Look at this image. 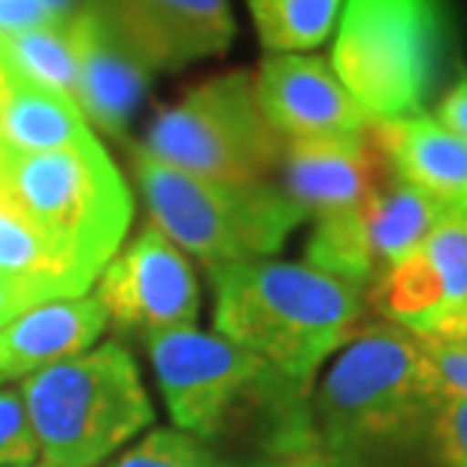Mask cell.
Instances as JSON below:
<instances>
[{"mask_svg":"<svg viewBox=\"0 0 467 467\" xmlns=\"http://www.w3.org/2000/svg\"><path fill=\"white\" fill-rule=\"evenodd\" d=\"M109 467H222L210 443L180 431V428H155L137 446L121 452Z\"/></svg>","mask_w":467,"mask_h":467,"instance_id":"cell-23","label":"cell"},{"mask_svg":"<svg viewBox=\"0 0 467 467\" xmlns=\"http://www.w3.org/2000/svg\"><path fill=\"white\" fill-rule=\"evenodd\" d=\"M340 467H467V400L434 395Z\"/></svg>","mask_w":467,"mask_h":467,"instance_id":"cell-18","label":"cell"},{"mask_svg":"<svg viewBox=\"0 0 467 467\" xmlns=\"http://www.w3.org/2000/svg\"><path fill=\"white\" fill-rule=\"evenodd\" d=\"M0 274L18 276L43 288L46 297H77L91 285L67 249L27 216L0 176Z\"/></svg>","mask_w":467,"mask_h":467,"instance_id":"cell-19","label":"cell"},{"mask_svg":"<svg viewBox=\"0 0 467 467\" xmlns=\"http://www.w3.org/2000/svg\"><path fill=\"white\" fill-rule=\"evenodd\" d=\"M243 467H331L322 452V443L292 446V450H267L255 462Z\"/></svg>","mask_w":467,"mask_h":467,"instance_id":"cell-29","label":"cell"},{"mask_svg":"<svg viewBox=\"0 0 467 467\" xmlns=\"http://www.w3.org/2000/svg\"><path fill=\"white\" fill-rule=\"evenodd\" d=\"M52 25H64V22H58L46 9L43 0H0V40Z\"/></svg>","mask_w":467,"mask_h":467,"instance_id":"cell-26","label":"cell"},{"mask_svg":"<svg viewBox=\"0 0 467 467\" xmlns=\"http://www.w3.org/2000/svg\"><path fill=\"white\" fill-rule=\"evenodd\" d=\"M43 4L55 18H58V22H70L73 13L79 9V0H43Z\"/></svg>","mask_w":467,"mask_h":467,"instance_id":"cell-32","label":"cell"},{"mask_svg":"<svg viewBox=\"0 0 467 467\" xmlns=\"http://www.w3.org/2000/svg\"><path fill=\"white\" fill-rule=\"evenodd\" d=\"M446 49L441 0H343L331 67L370 121L425 113Z\"/></svg>","mask_w":467,"mask_h":467,"instance_id":"cell-5","label":"cell"},{"mask_svg":"<svg viewBox=\"0 0 467 467\" xmlns=\"http://www.w3.org/2000/svg\"><path fill=\"white\" fill-rule=\"evenodd\" d=\"M31 467H34V464H31Z\"/></svg>","mask_w":467,"mask_h":467,"instance_id":"cell-33","label":"cell"},{"mask_svg":"<svg viewBox=\"0 0 467 467\" xmlns=\"http://www.w3.org/2000/svg\"><path fill=\"white\" fill-rule=\"evenodd\" d=\"M67 27L79 61L77 107L86 121H95L98 130L121 137L140 98L146 95L152 70H146L91 9L79 6Z\"/></svg>","mask_w":467,"mask_h":467,"instance_id":"cell-15","label":"cell"},{"mask_svg":"<svg viewBox=\"0 0 467 467\" xmlns=\"http://www.w3.org/2000/svg\"><path fill=\"white\" fill-rule=\"evenodd\" d=\"M134 180L152 225L207 270L274 258L306 219L274 182H222L130 152Z\"/></svg>","mask_w":467,"mask_h":467,"instance_id":"cell-3","label":"cell"},{"mask_svg":"<svg viewBox=\"0 0 467 467\" xmlns=\"http://www.w3.org/2000/svg\"><path fill=\"white\" fill-rule=\"evenodd\" d=\"M252 25L274 55L322 46L340 22L343 0H246Z\"/></svg>","mask_w":467,"mask_h":467,"instance_id":"cell-21","label":"cell"},{"mask_svg":"<svg viewBox=\"0 0 467 467\" xmlns=\"http://www.w3.org/2000/svg\"><path fill=\"white\" fill-rule=\"evenodd\" d=\"M416 343L441 395L467 400V340L416 337Z\"/></svg>","mask_w":467,"mask_h":467,"instance_id":"cell-25","label":"cell"},{"mask_svg":"<svg viewBox=\"0 0 467 467\" xmlns=\"http://www.w3.org/2000/svg\"><path fill=\"white\" fill-rule=\"evenodd\" d=\"M279 171V189L313 219L355 210L391 180V167L370 128L361 134L285 140Z\"/></svg>","mask_w":467,"mask_h":467,"instance_id":"cell-12","label":"cell"},{"mask_svg":"<svg viewBox=\"0 0 467 467\" xmlns=\"http://www.w3.org/2000/svg\"><path fill=\"white\" fill-rule=\"evenodd\" d=\"M109 322L128 334L194 328L201 285L185 252L152 222L104 267L98 288Z\"/></svg>","mask_w":467,"mask_h":467,"instance_id":"cell-10","label":"cell"},{"mask_svg":"<svg viewBox=\"0 0 467 467\" xmlns=\"http://www.w3.org/2000/svg\"><path fill=\"white\" fill-rule=\"evenodd\" d=\"M285 140L267 121L255 77L231 70L210 77L155 116L143 152L158 161L222 182H267Z\"/></svg>","mask_w":467,"mask_h":467,"instance_id":"cell-8","label":"cell"},{"mask_svg":"<svg viewBox=\"0 0 467 467\" xmlns=\"http://www.w3.org/2000/svg\"><path fill=\"white\" fill-rule=\"evenodd\" d=\"M416 337H443V340H467V301L455 306L452 313L441 316L434 325H428L425 331H419Z\"/></svg>","mask_w":467,"mask_h":467,"instance_id":"cell-30","label":"cell"},{"mask_svg":"<svg viewBox=\"0 0 467 467\" xmlns=\"http://www.w3.org/2000/svg\"><path fill=\"white\" fill-rule=\"evenodd\" d=\"M441 389L416 337L395 322L361 325L316 389L313 422L331 467L347 464L407 422Z\"/></svg>","mask_w":467,"mask_h":467,"instance_id":"cell-6","label":"cell"},{"mask_svg":"<svg viewBox=\"0 0 467 467\" xmlns=\"http://www.w3.org/2000/svg\"><path fill=\"white\" fill-rule=\"evenodd\" d=\"M22 400L52 467H98L155 419L134 355L119 343L27 377Z\"/></svg>","mask_w":467,"mask_h":467,"instance_id":"cell-4","label":"cell"},{"mask_svg":"<svg viewBox=\"0 0 467 467\" xmlns=\"http://www.w3.org/2000/svg\"><path fill=\"white\" fill-rule=\"evenodd\" d=\"M146 343L180 431L210 443L258 425L267 450L319 443L310 395L255 352L198 328L149 334Z\"/></svg>","mask_w":467,"mask_h":467,"instance_id":"cell-2","label":"cell"},{"mask_svg":"<svg viewBox=\"0 0 467 467\" xmlns=\"http://www.w3.org/2000/svg\"><path fill=\"white\" fill-rule=\"evenodd\" d=\"M370 134L400 182L452 213H467V140L434 116L373 121Z\"/></svg>","mask_w":467,"mask_h":467,"instance_id":"cell-17","label":"cell"},{"mask_svg":"<svg viewBox=\"0 0 467 467\" xmlns=\"http://www.w3.org/2000/svg\"><path fill=\"white\" fill-rule=\"evenodd\" d=\"M91 137L82 109L70 98L16 77L9 95L0 100V149L34 155L52 152Z\"/></svg>","mask_w":467,"mask_h":467,"instance_id":"cell-20","label":"cell"},{"mask_svg":"<svg viewBox=\"0 0 467 467\" xmlns=\"http://www.w3.org/2000/svg\"><path fill=\"white\" fill-rule=\"evenodd\" d=\"M467 301V213H452L413 255L368 288V304L410 334L425 331Z\"/></svg>","mask_w":467,"mask_h":467,"instance_id":"cell-13","label":"cell"},{"mask_svg":"<svg viewBox=\"0 0 467 467\" xmlns=\"http://www.w3.org/2000/svg\"><path fill=\"white\" fill-rule=\"evenodd\" d=\"M216 334L255 352L288 382L313 395L316 373L355 337L364 292L292 261H243L210 270Z\"/></svg>","mask_w":467,"mask_h":467,"instance_id":"cell-1","label":"cell"},{"mask_svg":"<svg viewBox=\"0 0 467 467\" xmlns=\"http://www.w3.org/2000/svg\"><path fill=\"white\" fill-rule=\"evenodd\" d=\"M252 77L258 104L283 140L361 134L373 125L337 79L331 61L319 55H270Z\"/></svg>","mask_w":467,"mask_h":467,"instance_id":"cell-14","label":"cell"},{"mask_svg":"<svg viewBox=\"0 0 467 467\" xmlns=\"http://www.w3.org/2000/svg\"><path fill=\"white\" fill-rule=\"evenodd\" d=\"M146 70H180L216 58L234 40L228 0H86Z\"/></svg>","mask_w":467,"mask_h":467,"instance_id":"cell-11","label":"cell"},{"mask_svg":"<svg viewBox=\"0 0 467 467\" xmlns=\"http://www.w3.org/2000/svg\"><path fill=\"white\" fill-rule=\"evenodd\" d=\"M0 176L13 198L95 279L125 240L134 201L98 137L18 155L0 149Z\"/></svg>","mask_w":467,"mask_h":467,"instance_id":"cell-7","label":"cell"},{"mask_svg":"<svg viewBox=\"0 0 467 467\" xmlns=\"http://www.w3.org/2000/svg\"><path fill=\"white\" fill-rule=\"evenodd\" d=\"M434 119L467 140V70H462L452 86L443 91L441 104L434 109Z\"/></svg>","mask_w":467,"mask_h":467,"instance_id":"cell-28","label":"cell"},{"mask_svg":"<svg viewBox=\"0 0 467 467\" xmlns=\"http://www.w3.org/2000/svg\"><path fill=\"white\" fill-rule=\"evenodd\" d=\"M40 455L22 391L0 389V467H31Z\"/></svg>","mask_w":467,"mask_h":467,"instance_id":"cell-24","label":"cell"},{"mask_svg":"<svg viewBox=\"0 0 467 467\" xmlns=\"http://www.w3.org/2000/svg\"><path fill=\"white\" fill-rule=\"evenodd\" d=\"M446 216H452V210L391 173V180L355 210L316 219L304 265L368 292L386 270L413 255Z\"/></svg>","mask_w":467,"mask_h":467,"instance_id":"cell-9","label":"cell"},{"mask_svg":"<svg viewBox=\"0 0 467 467\" xmlns=\"http://www.w3.org/2000/svg\"><path fill=\"white\" fill-rule=\"evenodd\" d=\"M13 82H16V70H13V64H9V55L4 49V43H0V100L9 95Z\"/></svg>","mask_w":467,"mask_h":467,"instance_id":"cell-31","label":"cell"},{"mask_svg":"<svg viewBox=\"0 0 467 467\" xmlns=\"http://www.w3.org/2000/svg\"><path fill=\"white\" fill-rule=\"evenodd\" d=\"M43 301H49L43 288H36L34 283H27V279L0 274V331H4L9 322H16L22 313H27L31 306L43 304Z\"/></svg>","mask_w":467,"mask_h":467,"instance_id":"cell-27","label":"cell"},{"mask_svg":"<svg viewBox=\"0 0 467 467\" xmlns=\"http://www.w3.org/2000/svg\"><path fill=\"white\" fill-rule=\"evenodd\" d=\"M107 306L98 295L49 297L0 331V382L27 379L52 364L88 352L107 331Z\"/></svg>","mask_w":467,"mask_h":467,"instance_id":"cell-16","label":"cell"},{"mask_svg":"<svg viewBox=\"0 0 467 467\" xmlns=\"http://www.w3.org/2000/svg\"><path fill=\"white\" fill-rule=\"evenodd\" d=\"M0 43H4V49L9 55L16 77L49 88L55 95L70 98L77 104L79 61L67 22L52 27H36V31L9 36V40Z\"/></svg>","mask_w":467,"mask_h":467,"instance_id":"cell-22","label":"cell"}]
</instances>
